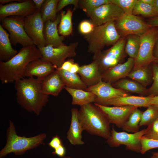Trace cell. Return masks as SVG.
<instances>
[{
  "mask_svg": "<svg viewBox=\"0 0 158 158\" xmlns=\"http://www.w3.org/2000/svg\"><path fill=\"white\" fill-rule=\"evenodd\" d=\"M14 87L18 103L28 111L39 115L49 98V95L42 92V80L24 78L16 81Z\"/></svg>",
  "mask_w": 158,
  "mask_h": 158,
  "instance_id": "1",
  "label": "cell"
},
{
  "mask_svg": "<svg viewBox=\"0 0 158 158\" xmlns=\"http://www.w3.org/2000/svg\"><path fill=\"white\" fill-rule=\"evenodd\" d=\"M42 58L39 49L35 45L23 47L10 60L0 62V80L2 84L11 83L24 78L28 65Z\"/></svg>",
  "mask_w": 158,
  "mask_h": 158,
  "instance_id": "2",
  "label": "cell"
},
{
  "mask_svg": "<svg viewBox=\"0 0 158 158\" xmlns=\"http://www.w3.org/2000/svg\"><path fill=\"white\" fill-rule=\"evenodd\" d=\"M78 118L84 130L107 140L110 137V123L103 112L94 104L80 106Z\"/></svg>",
  "mask_w": 158,
  "mask_h": 158,
  "instance_id": "3",
  "label": "cell"
},
{
  "mask_svg": "<svg viewBox=\"0 0 158 158\" xmlns=\"http://www.w3.org/2000/svg\"><path fill=\"white\" fill-rule=\"evenodd\" d=\"M6 135V144L0 151V158L12 152L16 155L23 154L27 151L44 144V141L47 136L44 133L30 137L19 136L17 134L13 122L11 120Z\"/></svg>",
  "mask_w": 158,
  "mask_h": 158,
  "instance_id": "4",
  "label": "cell"
},
{
  "mask_svg": "<svg viewBox=\"0 0 158 158\" xmlns=\"http://www.w3.org/2000/svg\"><path fill=\"white\" fill-rule=\"evenodd\" d=\"M84 36L88 43V51L94 54L102 51L105 47L113 46L121 37L115 21L95 26L91 33Z\"/></svg>",
  "mask_w": 158,
  "mask_h": 158,
  "instance_id": "5",
  "label": "cell"
},
{
  "mask_svg": "<svg viewBox=\"0 0 158 158\" xmlns=\"http://www.w3.org/2000/svg\"><path fill=\"white\" fill-rule=\"evenodd\" d=\"M139 36L140 48L138 55L135 59L133 69L147 66L150 63L156 60L153 51L158 38V30L152 27Z\"/></svg>",
  "mask_w": 158,
  "mask_h": 158,
  "instance_id": "6",
  "label": "cell"
},
{
  "mask_svg": "<svg viewBox=\"0 0 158 158\" xmlns=\"http://www.w3.org/2000/svg\"><path fill=\"white\" fill-rule=\"evenodd\" d=\"M126 41L124 37H121L110 48L94 54L93 60L97 63L102 74L119 64L124 57Z\"/></svg>",
  "mask_w": 158,
  "mask_h": 158,
  "instance_id": "7",
  "label": "cell"
},
{
  "mask_svg": "<svg viewBox=\"0 0 158 158\" xmlns=\"http://www.w3.org/2000/svg\"><path fill=\"white\" fill-rule=\"evenodd\" d=\"M25 18L11 16L0 20L1 26L9 32L11 43L13 45L16 46L19 44L24 47L34 44L25 30Z\"/></svg>",
  "mask_w": 158,
  "mask_h": 158,
  "instance_id": "8",
  "label": "cell"
},
{
  "mask_svg": "<svg viewBox=\"0 0 158 158\" xmlns=\"http://www.w3.org/2000/svg\"><path fill=\"white\" fill-rule=\"evenodd\" d=\"M78 44V42H75L57 47L48 46L38 48L42 58L51 63L56 69L60 68L66 59L76 56L75 50Z\"/></svg>",
  "mask_w": 158,
  "mask_h": 158,
  "instance_id": "9",
  "label": "cell"
},
{
  "mask_svg": "<svg viewBox=\"0 0 158 158\" xmlns=\"http://www.w3.org/2000/svg\"><path fill=\"white\" fill-rule=\"evenodd\" d=\"M145 129L130 133L126 132H118L113 126L111 130L110 136L107 140V142L111 147L124 145L126 150L140 153L141 147L140 139L144 135Z\"/></svg>",
  "mask_w": 158,
  "mask_h": 158,
  "instance_id": "10",
  "label": "cell"
},
{
  "mask_svg": "<svg viewBox=\"0 0 158 158\" xmlns=\"http://www.w3.org/2000/svg\"><path fill=\"white\" fill-rule=\"evenodd\" d=\"M116 29L120 36L123 37L131 35L139 36L152 27L137 16L124 14L115 21Z\"/></svg>",
  "mask_w": 158,
  "mask_h": 158,
  "instance_id": "11",
  "label": "cell"
},
{
  "mask_svg": "<svg viewBox=\"0 0 158 158\" xmlns=\"http://www.w3.org/2000/svg\"><path fill=\"white\" fill-rule=\"evenodd\" d=\"M44 23L40 11L37 10L24 19V29L29 37L37 47L46 46L44 34Z\"/></svg>",
  "mask_w": 158,
  "mask_h": 158,
  "instance_id": "12",
  "label": "cell"
},
{
  "mask_svg": "<svg viewBox=\"0 0 158 158\" xmlns=\"http://www.w3.org/2000/svg\"><path fill=\"white\" fill-rule=\"evenodd\" d=\"M122 10L111 3L103 5L96 9L89 16L95 26L115 21L124 14Z\"/></svg>",
  "mask_w": 158,
  "mask_h": 158,
  "instance_id": "13",
  "label": "cell"
},
{
  "mask_svg": "<svg viewBox=\"0 0 158 158\" xmlns=\"http://www.w3.org/2000/svg\"><path fill=\"white\" fill-rule=\"evenodd\" d=\"M105 114L110 123L122 128L132 112L138 107L131 106L111 107L94 103Z\"/></svg>",
  "mask_w": 158,
  "mask_h": 158,
  "instance_id": "14",
  "label": "cell"
},
{
  "mask_svg": "<svg viewBox=\"0 0 158 158\" xmlns=\"http://www.w3.org/2000/svg\"><path fill=\"white\" fill-rule=\"evenodd\" d=\"M32 0L21 2H13L4 5L0 4V20L7 17L20 16L26 17L37 10Z\"/></svg>",
  "mask_w": 158,
  "mask_h": 158,
  "instance_id": "15",
  "label": "cell"
},
{
  "mask_svg": "<svg viewBox=\"0 0 158 158\" xmlns=\"http://www.w3.org/2000/svg\"><path fill=\"white\" fill-rule=\"evenodd\" d=\"M85 90L96 96L94 103L116 97L129 95L128 92L115 88L111 83L102 80L97 84L87 87Z\"/></svg>",
  "mask_w": 158,
  "mask_h": 158,
  "instance_id": "16",
  "label": "cell"
},
{
  "mask_svg": "<svg viewBox=\"0 0 158 158\" xmlns=\"http://www.w3.org/2000/svg\"><path fill=\"white\" fill-rule=\"evenodd\" d=\"M153 97L127 96H119L94 103L99 105L114 107L131 106L138 107H148L151 105V100Z\"/></svg>",
  "mask_w": 158,
  "mask_h": 158,
  "instance_id": "17",
  "label": "cell"
},
{
  "mask_svg": "<svg viewBox=\"0 0 158 158\" xmlns=\"http://www.w3.org/2000/svg\"><path fill=\"white\" fill-rule=\"evenodd\" d=\"M55 70L51 63L41 58L31 62L28 65L24 77L36 76L37 78L42 80Z\"/></svg>",
  "mask_w": 158,
  "mask_h": 158,
  "instance_id": "18",
  "label": "cell"
},
{
  "mask_svg": "<svg viewBox=\"0 0 158 158\" xmlns=\"http://www.w3.org/2000/svg\"><path fill=\"white\" fill-rule=\"evenodd\" d=\"M135 59L129 58L123 63H119L109 68L102 74V80L111 84L127 76L133 68Z\"/></svg>",
  "mask_w": 158,
  "mask_h": 158,
  "instance_id": "19",
  "label": "cell"
},
{
  "mask_svg": "<svg viewBox=\"0 0 158 158\" xmlns=\"http://www.w3.org/2000/svg\"><path fill=\"white\" fill-rule=\"evenodd\" d=\"M61 14L57 16L55 20H48L44 23V34L46 41V46H51L57 47L64 45L63 42L64 36L59 34L57 25L59 24Z\"/></svg>",
  "mask_w": 158,
  "mask_h": 158,
  "instance_id": "20",
  "label": "cell"
},
{
  "mask_svg": "<svg viewBox=\"0 0 158 158\" xmlns=\"http://www.w3.org/2000/svg\"><path fill=\"white\" fill-rule=\"evenodd\" d=\"M77 109H71L70 125L67 133V138L72 145H82L85 144L82 139V133L83 130L78 118Z\"/></svg>",
  "mask_w": 158,
  "mask_h": 158,
  "instance_id": "21",
  "label": "cell"
},
{
  "mask_svg": "<svg viewBox=\"0 0 158 158\" xmlns=\"http://www.w3.org/2000/svg\"><path fill=\"white\" fill-rule=\"evenodd\" d=\"M78 73L88 87L97 84L102 80V73L98 64L94 60L90 64L80 66Z\"/></svg>",
  "mask_w": 158,
  "mask_h": 158,
  "instance_id": "22",
  "label": "cell"
},
{
  "mask_svg": "<svg viewBox=\"0 0 158 158\" xmlns=\"http://www.w3.org/2000/svg\"><path fill=\"white\" fill-rule=\"evenodd\" d=\"M65 86L60 75L55 71L42 80V90L45 94L56 96Z\"/></svg>",
  "mask_w": 158,
  "mask_h": 158,
  "instance_id": "23",
  "label": "cell"
},
{
  "mask_svg": "<svg viewBox=\"0 0 158 158\" xmlns=\"http://www.w3.org/2000/svg\"><path fill=\"white\" fill-rule=\"evenodd\" d=\"M9 34L0 24V62L7 61L18 53L11 46Z\"/></svg>",
  "mask_w": 158,
  "mask_h": 158,
  "instance_id": "24",
  "label": "cell"
},
{
  "mask_svg": "<svg viewBox=\"0 0 158 158\" xmlns=\"http://www.w3.org/2000/svg\"><path fill=\"white\" fill-rule=\"evenodd\" d=\"M64 88L72 97L71 104L80 106L94 103L96 97L93 93L84 90L65 87Z\"/></svg>",
  "mask_w": 158,
  "mask_h": 158,
  "instance_id": "25",
  "label": "cell"
},
{
  "mask_svg": "<svg viewBox=\"0 0 158 158\" xmlns=\"http://www.w3.org/2000/svg\"><path fill=\"white\" fill-rule=\"evenodd\" d=\"M60 75L66 87L85 90L88 87L78 73L69 71L56 69Z\"/></svg>",
  "mask_w": 158,
  "mask_h": 158,
  "instance_id": "26",
  "label": "cell"
},
{
  "mask_svg": "<svg viewBox=\"0 0 158 158\" xmlns=\"http://www.w3.org/2000/svg\"><path fill=\"white\" fill-rule=\"evenodd\" d=\"M113 87L118 89L139 94L145 93L147 90L145 87L139 83L130 80L122 79L116 82Z\"/></svg>",
  "mask_w": 158,
  "mask_h": 158,
  "instance_id": "27",
  "label": "cell"
},
{
  "mask_svg": "<svg viewBox=\"0 0 158 158\" xmlns=\"http://www.w3.org/2000/svg\"><path fill=\"white\" fill-rule=\"evenodd\" d=\"M59 1V0H45L40 11L42 18L44 23L48 20L53 21L56 20Z\"/></svg>",
  "mask_w": 158,
  "mask_h": 158,
  "instance_id": "28",
  "label": "cell"
},
{
  "mask_svg": "<svg viewBox=\"0 0 158 158\" xmlns=\"http://www.w3.org/2000/svg\"><path fill=\"white\" fill-rule=\"evenodd\" d=\"M127 76L146 87L151 80V75L147 66L133 69Z\"/></svg>",
  "mask_w": 158,
  "mask_h": 158,
  "instance_id": "29",
  "label": "cell"
},
{
  "mask_svg": "<svg viewBox=\"0 0 158 158\" xmlns=\"http://www.w3.org/2000/svg\"><path fill=\"white\" fill-rule=\"evenodd\" d=\"M72 13L71 10L69 9L66 12L63 11L61 13V19L58 30L59 34L62 36L69 35L72 32Z\"/></svg>",
  "mask_w": 158,
  "mask_h": 158,
  "instance_id": "30",
  "label": "cell"
},
{
  "mask_svg": "<svg viewBox=\"0 0 158 158\" xmlns=\"http://www.w3.org/2000/svg\"><path fill=\"white\" fill-rule=\"evenodd\" d=\"M142 112L138 108L135 109L130 115L125 124L121 128L123 130L132 133L139 131V124Z\"/></svg>",
  "mask_w": 158,
  "mask_h": 158,
  "instance_id": "31",
  "label": "cell"
},
{
  "mask_svg": "<svg viewBox=\"0 0 158 158\" xmlns=\"http://www.w3.org/2000/svg\"><path fill=\"white\" fill-rule=\"evenodd\" d=\"M140 44L139 36L135 35L127 36L125 50V52L130 58L135 59L136 57L139 49Z\"/></svg>",
  "mask_w": 158,
  "mask_h": 158,
  "instance_id": "32",
  "label": "cell"
},
{
  "mask_svg": "<svg viewBox=\"0 0 158 158\" xmlns=\"http://www.w3.org/2000/svg\"><path fill=\"white\" fill-rule=\"evenodd\" d=\"M132 14L147 17L158 16L154 6L145 3L140 0H138L133 8Z\"/></svg>",
  "mask_w": 158,
  "mask_h": 158,
  "instance_id": "33",
  "label": "cell"
},
{
  "mask_svg": "<svg viewBox=\"0 0 158 158\" xmlns=\"http://www.w3.org/2000/svg\"><path fill=\"white\" fill-rule=\"evenodd\" d=\"M158 117V106L151 105L142 112L139 124L140 126H148Z\"/></svg>",
  "mask_w": 158,
  "mask_h": 158,
  "instance_id": "34",
  "label": "cell"
},
{
  "mask_svg": "<svg viewBox=\"0 0 158 158\" xmlns=\"http://www.w3.org/2000/svg\"><path fill=\"white\" fill-rule=\"evenodd\" d=\"M110 3V0H82L79 1L83 11L89 16L100 6Z\"/></svg>",
  "mask_w": 158,
  "mask_h": 158,
  "instance_id": "35",
  "label": "cell"
},
{
  "mask_svg": "<svg viewBox=\"0 0 158 158\" xmlns=\"http://www.w3.org/2000/svg\"><path fill=\"white\" fill-rule=\"evenodd\" d=\"M111 3L119 7L125 14H132L138 0H110Z\"/></svg>",
  "mask_w": 158,
  "mask_h": 158,
  "instance_id": "36",
  "label": "cell"
},
{
  "mask_svg": "<svg viewBox=\"0 0 158 158\" xmlns=\"http://www.w3.org/2000/svg\"><path fill=\"white\" fill-rule=\"evenodd\" d=\"M147 126L142 137L158 140V117Z\"/></svg>",
  "mask_w": 158,
  "mask_h": 158,
  "instance_id": "37",
  "label": "cell"
},
{
  "mask_svg": "<svg viewBox=\"0 0 158 158\" xmlns=\"http://www.w3.org/2000/svg\"><path fill=\"white\" fill-rule=\"evenodd\" d=\"M153 83L148 90L149 96L154 97L158 95V64L152 66Z\"/></svg>",
  "mask_w": 158,
  "mask_h": 158,
  "instance_id": "38",
  "label": "cell"
},
{
  "mask_svg": "<svg viewBox=\"0 0 158 158\" xmlns=\"http://www.w3.org/2000/svg\"><path fill=\"white\" fill-rule=\"evenodd\" d=\"M141 144L140 153L144 154L148 150L152 149L158 148V140L146 138L142 137L140 139Z\"/></svg>",
  "mask_w": 158,
  "mask_h": 158,
  "instance_id": "39",
  "label": "cell"
},
{
  "mask_svg": "<svg viewBox=\"0 0 158 158\" xmlns=\"http://www.w3.org/2000/svg\"><path fill=\"white\" fill-rule=\"evenodd\" d=\"M95 26L91 22L84 20L80 23L79 30L81 34L86 35L91 33L94 30Z\"/></svg>",
  "mask_w": 158,
  "mask_h": 158,
  "instance_id": "40",
  "label": "cell"
},
{
  "mask_svg": "<svg viewBox=\"0 0 158 158\" xmlns=\"http://www.w3.org/2000/svg\"><path fill=\"white\" fill-rule=\"evenodd\" d=\"M79 0H59L57 6V11L59 12L64 7L69 5L74 6V8L78 6Z\"/></svg>",
  "mask_w": 158,
  "mask_h": 158,
  "instance_id": "41",
  "label": "cell"
},
{
  "mask_svg": "<svg viewBox=\"0 0 158 158\" xmlns=\"http://www.w3.org/2000/svg\"><path fill=\"white\" fill-rule=\"evenodd\" d=\"M62 145L63 144L61 139L57 135L53 136L51 140L48 143L49 146L54 150Z\"/></svg>",
  "mask_w": 158,
  "mask_h": 158,
  "instance_id": "42",
  "label": "cell"
},
{
  "mask_svg": "<svg viewBox=\"0 0 158 158\" xmlns=\"http://www.w3.org/2000/svg\"><path fill=\"white\" fill-rule=\"evenodd\" d=\"M74 63L73 59H69L66 61L60 68L56 69L69 71L72 65Z\"/></svg>",
  "mask_w": 158,
  "mask_h": 158,
  "instance_id": "43",
  "label": "cell"
},
{
  "mask_svg": "<svg viewBox=\"0 0 158 158\" xmlns=\"http://www.w3.org/2000/svg\"><path fill=\"white\" fill-rule=\"evenodd\" d=\"M54 150L52 152L53 154L56 155L61 158L64 157L66 153V149L63 145Z\"/></svg>",
  "mask_w": 158,
  "mask_h": 158,
  "instance_id": "44",
  "label": "cell"
},
{
  "mask_svg": "<svg viewBox=\"0 0 158 158\" xmlns=\"http://www.w3.org/2000/svg\"><path fill=\"white\" fill-rule=\"evenodd\" d=\"M37 10L41 11V10L45 0H32Z\"/></svg>",
  "mask_w": 158,
  "mask_h": 158,
  "instance_id": "45",
  "label": "cell"
},
{
  "mask_svg": "<svg viewBox=\"0 0 158 158\" xmlns=\"http://www.w3.org/2000/svg\"><path fill=\"white\" fill-rule=\"evenodd\" d=\"M147 24L152 27H158V16L154 17L151 19Z\"/></svg>",
  "mask_w": 158,
  "mask_h": 158,
  "instance_id": "46",
  "label": "cell"
},
{
  "mask_svg": "<svg viewBox=\"0 0 158 158\" xmlns=\"http://www.w3.org/2000/svg\"><path fill=\"white\" fill-rule=\"evenodd\" d=\"M80 66L76 63H74L72 65L69 71L75 73H78L79 70Z\"/></svg>",
  "mask_w": 158,
  "mask_h": 158,
  "instance_id": "47",
  "label": "cell"
},
{
  "mask_svg": "<svg viewBox=\"0 0 158 158\" xmlns=\"http://www.w3.org/2000/svg\"><path fill=\"white\" fill-rule=\"evenodd\" d=\"M24 0H0V4L4 5L13 2H21Z\"/></svg>",
  "mask_w": 158,
  "mask_h": 158,
  "instance_id": "48",
  "label": "cell"
},
{
  "mask_svg": "<svg viewBox=\"0 0 158 158\" xmlns=\"http://www.w3.org/2000/svg\"><path fill=\"white\" fill-rule=\"evenodd\" d=\"M150 104L151 105H155L158 106V95L152 97Z\"/></svg>",
  "mask_w": 158,
  "mask_h": 158,
  "instance_id": "49",
  "label": "cell"
},
{
  "mask_svg": "<svg viewBox=\"0 0 158 158\" xmlns=\"http://www.w3.org/2000/svg\"><path fill=\"white\" fill-rule=\"evenodd\" d=\"M140 1L146 4L153 6H154L155 0H140Z\"/></svg>",
  "mask_w": 158,
  "mask_h": 158,
  "instance_id": "50",
  "label": "cell"
},
{
  "mask_svg": "<svg viewBox=\"0 0 158 158\" xmlns=\"http://www.w3.org/2000/svg\"><path fill=\"white\" fill-rule=\"evenodd\" d=\"M155 46V57L156 58V60L158 61V38L156 43Z\"/></svg>",
  "mask_w": 158,
  "mask_h": 158,
  "instance_id": "51",
  "label": "cell"
},
{
  "mask_svg": "<svg viewBox=\"0 0 158 158\" xmlns=\"http://www.w3.org/2000/svg\"><path fill=\"white\" fill-rule=\"evenodd\" d=\"M154 7L158 15V0H155Z\"/></svg>",
  "mask_w": 158,
  "mask_h": 158,
  "instance_id": "52",
  "label": "cell"
},
{
  "mask_svg": "<svg viewBox=\"0 0 158 158\" xmlns=\"http://www.w3.org/2000/svg\"><path fill=\"white\" fill-rule=\"evenodd\" d=\"M152 155H155L158 157V152H153Z\"/></svg>",
  "mask_w": 158,
  "mask_h": 158,
  "instance_id": "53",
  "label": "cell"
},
{
  "mask_svg": "<svg viewBox=\"0 0 158 158\" xmlns=\"http://www.w3.org/2000/svg\"><path fill=\"white\" fill-rule=\"evenodd\" d=\"M150 158H158V157L155 155H152V156Z\"/></svg>",
  "mask_w": 158,
  "mask_h": 158,
  "instance_id": "54",
  "label": "cell"
},
{
  "mask_svg": "<svg viewBox=\"0 0 158 158\" xmlns=\"http://www.w3.org/2000/svg\"><path fill=\"white\" fill-rule=\"evenodd\" d=\"M61 158H73L69 156H64Z\"/></svg>",
  "mask_w": 158,
  "mask_h": 158,
  "instance_id": "55",
  "label": "cell"
}]
</instances>
